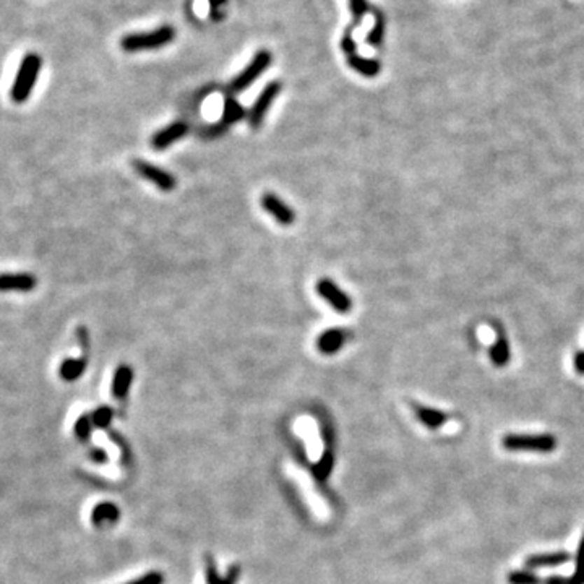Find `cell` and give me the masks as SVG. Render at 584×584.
I'll return each mask as SVG.
<instances>
[{
  "label": "cell",
  "mask_w": 584,
  "mask_h": 584,
  "mask_svg": "<svg viewBox=\"0 0 584 584\" xmlns=\"http://www.w3.org/2000/svg\"><path fill=\"white\" fill-rule=\"evenodd\" d=\"M247 114L249 112L244 109L242 104H240L234 96H229L226 97V101H224L223 117H221V120H219V124H221L224 129H229L230 125L237 124V122L245 119Z\"/></svg>",
  "instance_id": "cell-18"
},
{
  "label": "cell",
  "mask_w": 584,
  "mask_h": 584,
  "mask_svg": "<svg viewBox=\"0 0 584 584\" xmlns=\"http://www.w3.org/2000/svg\"><path fill=\"white\" fill-rule=\"evenodd\" d=\"M347 65L349 69L357 71L359 75L367 76V78H372V76H377L382 70V64L375 59H366L359 54H351L346 55Z\"/></svg>",
  "instance_id": "cell-17"
},
{
  "label": "cell",
  "mask_w": 584,
  "mask_h": 584,
  "mask_svg": "<svg viewBox=\"0 0 584 584\" xmlns=\"http://www.w3.org/2000/svg\"><path fill=\"white\" fill-rule=\"evenodd\" d=\"M95 429V424L91 421V414H83V416H80L76 419V422L74 425V432H75V437L81 440V442H86L91 437V432H93Z\"/></svg>",
  "instance_id": "cell-21"
},
{
  "label": "cell",
  "mask_w": 584,
  "mask_h": 584,
  "mask_svg": "<svg viewBox=\"0 0 584 584\" xmlns=\"http://www.w3.org/2000/svg\"><path fill=\"white\" fill-rule=\"evenodd\" d=\"M317 292H319L321 299L328 302V305H330L333 310H336L338 314L345 315L349 314L352 310L351 297L330 278L319 279V283H317Z\"/></svg>",
  "instance_id": "cell-7"
},
{
  "label": "cell",
  "mask_w": 584,
  "mask_h": 584,
  "mask_svg": "<svg viewBox=\"0 0 584 584\" xmlns=\"http://www.w3.org/2000/svg\"><path fill=\"white\" fill-rule=\"evenodd\" d=\"M333 468H335V454L330 448L325 450V453L321 454V458L317 461L315 466H314V475L317 480H320V482H325V480L330 478V474L333 473Z\"/></svg>",
  "instance_id": "cell-20"
},
{
  "label": "cell",
  "mask_w": 584,
  "mask_h": 584,
  "mask_svg": "<svg viewBox=\"0 0 584 584\" xmlns=\"http://www.w3.org/2000/svg\"><path fill=\"white\" fill-rule=\"evenodd\" d=\"M383 33H385V23H383V17L380 12H375V25H373V29L367 36V43L370 46H380L383 39Z\"/></svg>",
  "instance_id": "cell-26"
},
{
  "label": "cell",
  "mask_w": 584,
  "mask_h": 584,
  "mask_svg": "<svg viewBox=\"0 0 584 584\" xmlns=\"http://www.w3.org/2000/svg\"><path fill=\"white\" fill-rule=\"evenodd\" d=\"M239 575H240L239 566H230L228 575L224 576V584H235L239 580Z\"/></svg>",
  "instance_id": "cell-30"
},
{
  "label": "cell",
  "mask_w": 584,
  "mask_h": 584,
  "mask_svg": "<svg viewBox=\"0 0 584 584\" xmlns=\"http://www.w3.org/2000/svg\"><path fill=\"white\" fill-rule=\"evenodd\" d=\"M127 584H164V576L160 571H150Z\"/></svg>",
  "instance_id": "cell-28"
},
{
  "label": "cell",
  "mask_w": 584,
  "mask_h": 584,
  "mask_svg": "<svg viewBox=\"0 0 584 584\" xmlns=\"http://www.w3.org/2000/svg\"><path fill=\"white\" fill-rule=\"evenodd\" d=\"M349 8L352 13V23L349 25V28L354 29L368 12V4L367 0H349Z\"/></svg>",
  "instance_id": "cell-25"
},
{
  "label": "cell",
  "mask_w": 584,
  "mask_h": 584,
  "mask_svg": "<svg viewBox=\"0 0 584 584\" xmlns=\"http://www.w3.org/2000/svg\"><path fill=\"white\" fill-rule=\"evenodd\" d=\"M571 584H584V534L580 541V547H578L576 553V565H575V573L570 578Z\"/></svg>",
  "instance_id": "cell-24"
},
{
  "label": "cell",
  "mask_w": 584,
  "mask_h": 584,
  "mask_svg": "<svg viewBox=\"0 0 584 584\" xmlns=\"http://www.w3.org/2000/svg\"><path fill=\"white\" fill-rule=\"evenodd\" d=\"M209 5H211L213 10H216L218 7H221V5L226 4V0H208Z\"/></svg>",
  "instance_id": "cell-34"
},
{
  "label": "cell",
  "mask_w": 584,
  "mask_h": 584,
  "mask_svg": "<svg viewBox=\"0 0 584 584\" xmlns=\"http://www.w3.org/2000/svg\"><path fill=\"white\" fill-rule=\"evenodd\" d=\"M114 419V411L109 406H99L91 412V421L97 429H107Z\"/></svg>",
  "instance_id": "cell-23"
},
{
  "label": "cell",
  "mask_w": 584,
  "mask_h": 584,
  "mask_svg": "<svg viewBox=\"0 0 584 584\" xmlns=\"http://www.w3.org/2000/svg\"><path fill=\"white\" fill-rule=\"evenodd\" d=\"M489 357L495 367H506L511 359V347L505 336H499L489 349Z\"/></svg>",
  "instance_id": "cell-19"
},
{
  "label": "cell",
  "mask_w": 584,
  "mask_h": 584,
  "mask_svg": "<svg viewBox=\"0 0 584 584\" xmlns=\"http://www.w3.org/2000/svg\"><path fill=\"white\" fill-rule=\"evenodd\" d=\"M506 580H508L510 584H541L542 580L539 576L536 575L534 571L531 570H513L508 573V576H506Z\"/></svg>",
  "instance_id": "cell-22"
},
{
  "label": "cell",
  "mask_w": 584,
  "mask_h": 584,
  "mask_svg": "<svg viewBox=\"0 0 584 584\" xmlns=\"http://www.w3.org/2000/svg\"><path fill=\"white\" fill-rule=\"evenodd\" d=\"M271 62H273V55H271L270 50H266V49L258 50V53L253 55V59L250 60L249 65L245 67L242 71H239L232 80H230V83L228 85V93L230 96H234L250 88V86H252L255 81H257L260 76L268 70Z\"/></svg>",
  "instance_id": "cell-4"
},
{
  "label": "cell",
  "mask_w": 584,
  "mask_h": 584,
  "mask_svg": "<svg viewBox=\"0 0 584 584\" xmlns=\"http://www.w3.org/2000/svg\"><path fill=\"white\" fill-rule=\"evenodd\" d=\"M557 443L555 435L552 433H508L501 438V445L508 452L552 453Z\"/></svg>",
  "instance_id": "cell-3"
},
{
  "label": "cell",
  "mask_w": 584,
  "mask_h": 584,
  "mask_svg": "<svg viewBox=\"0 0 584 584\" xmlns=\"http://www.w3.org/2000/svg\"><path fill=\"white\" fill-rule=\"evenodd\" d=\"M412 409L414 412H416V417L421 421L425 427L430 429V430H437L448 422L450 416L447 412L440 411V409H435V408H429V406H422V404H416L412 403Z\"/></svg>",
  "instance_id": "cell-13"
},
{
  "label": "cell",
  "mask_w": 584,
  "mask_h": 584,
  "mask_svg": "<svg viewBox=\"0 0 584 584\" xmlns=\"http://www.w3.org/2000/svg\"><path fill=\"white\" fill-rule=\"evenodd\" d=\"M86 366H88V359H86V356L65 359L59 367V377L62 378L64 382L69 383L76 382L85 373Z\"/></svg>",
  "instance_id": "cell-16"
},
{
  "label": "cell",
  "mask_w": 584,
  "mask_h": 584,
  "mask_svg": "<svg viewBox=\"0 0 584 584\" xmlns=\"http://www.w3.org/2000/svg\"><path fill=\"white\" fill-rule=\"evenodd\" d=\"M573 363H575V370L580 373V375H584V351L576 352L575 359H573Z\"/></svg>",
  "instance_id": "cell-31"
},
{
  "label": "cell",
  "mask_w": 584,
  "mask_h": 584,
  "mask_svg": "<svg viewBox=\"0 0 584 584\" xmlns=\"http://www.w3.org/2000/svg\"><path fill=\"white\" fill-rule=\"evenodd\" d=\"M261 207L270 216H273L276 221H278L281 226H292L296 221V213L288 203L283 202L278 195L273 192H266L261 195L260 200Z\"/></svg>",
  "instance_id": "cell-8"
},
{
  "label": "cell",
  "mask_w": 584,
  "mask_h": 584,
  "mask_svg": "<svg viewBox=\"0 0 584 584\" xmlns=\"http://www.w3.org/2000/svg\"><path fill=\"white\" fill-rule=\"evenodd\" d=\"M188 133V125L187 122H182V120H177V122H172L171 125L164 127L158 133H155L151 138V146L155 148L156 151H162L169 148L174 143L182 140L183 137H186Z\"/></svg>",
  "instance_id": "cell-9"
},
{
  "label": "cell",
  "mask_w": 584,
  "mask_h": 584,
  "mask_svg": "<svg viewBox=\"0 0 584 584\" xmlns=\"http://www.w3.org/2000/svg\"><path fill=\"white\" fill-rule=\"evenodd\" d=\"M207 583L208 584H224V576H221L216 571V566H214L211 557H208V560H207Z\"/></svg>",
  "instance_id": "cell-29"
},
{
  "label": "cell",
  "mask_w": 584,
  "mask_h": 584,
  "mask_svg": "<svg viewBox=\"0 0 584 584\" xmlns=\"http://www.w3.org/2000/svg\"><path fill=\"white\" fill-rule=\"evenodd\" d=\"M570 553L558 550V552H547V553H536V555H529L526 558L524 565L527 570H536V568H552V566H560L565 565V563L570 560Z\"/></svg>",
  "instance_id": "cell-12"
},
{
  "label": "cell",
  "mask_w": 584,
  "mask_h": 584,
  "mask_svg": "<svg viewBox=\"0 0 584 584\" xmlns=\"http://www.w3.org/2000/svg\"><path fill=\"white\" fill-rule=\"evenodd\" d=\"M347 338H349V333L341 330V328H330V330H325L317 340V347L321 354L325 356H333L336 352L341 351V347L346 345Z\"/></svg>",
  "instance_id": "cell-11"
},
{
  "label": "cell",
  "mask_w": 584,
  "mask_h": 584,
  "mask_svg": "<svg viewBox=\"0 0 584 584\" xmlns=\"http://www.w3.org/2000/svg\"><path fill=\"white\" fill-rule=\"evenodd\" d=\"M544 584H571V583H570V578L552 575V576H547V578H545V580H544Z\"/></svg>",
  "instance_id": "cell-32"
},
{
  "label": "cell",
  "mask_w": 584,
  "mask_h": 584,
  "mask_svg": "<svg viewBox=\"0 0 584 584\" xmlns=\"http://www.w3.org/2000/svg\"><path fill=\"white\" fill-rule=\"evenodd\" d=\"M132 166L138 176L150 181L153 186H156L162 192H172L177 187V179L160 166H155V164L143 160H133Z\"/></svg>",
  "instance_id": "cell-6"
},
{
  "label": "cell",
  "mask_w": 584,
  "mask_h": 584,
  "mask_svg": "<svg viewBox=\"0 0 584 584\" xmlns=\"http://www.w3.org/2000/svg\"><path fill=\"white\" fill-rule=\"evenodd\" d=\"M38 279L32 273H0V292H32Z\"/></svg>",
  "instance_id": "cell-10"
},
{
  "label": "cell",
  "mask_w": 584,
  "mask_h": 584,
  "mask_svg": "<svg viewBox=\"0 0 584 584\" xmlns=\"http://www.w3.org/2000/svg\"><path fill=\"white\" fill-rule=\"evenodd\" d=\"M176 38V29L171 25H164L151 32L125 34L120 39V48L125 53H140V50H155L171 44Z\"/></svg>",
  "instance_id": "cell-2"
},
{
  "label": "cell",
  "mask_w": 584,
  "mask_h": 584,
  "mask_svg": "<svg viewBox=\"0 0 584 584\" xmlns=\"http://www.w3.org/2000/svg\"><path fill=\"white\" fill-rule=\"evenodd\" d=\"M43 69V57L36 53H29L22 59V64L18 67L17 76H15L10 97L17 104L28 101L33 93V88L38 81V76Z\"/></svg>",
  "instance_id": "cell-1"
},
{
  "label": "cell",
  "mask_w": 584,
  "mask_h": 584,
  "mask_svg": "<svg viewBox=\"0 0 584 584\" xmlns=\"http://www.w3.org/2000/svg\"><path fill=\"white\" fill-rule=\"evenodd\" d=\"M75 338H76V342H78V346L81 347V351L85 352V356L88 354L90 346H91V338H90V331H88V328L83 326V325L76 326V330H75Z\"/></svg>",
  "instance_id": "cell-27"
},
{
  "label": "cell",
  "mask_w": 584,
  "mask_h": 584,
  "mask_svg": "<svg viewBox=\"0 0 584 584\" xmlns=\"http://www.w3.org/2000/svg\"><path fill=\"white\" fill-rule=\"evenodd\" d=\"M119 518H120L119 506L111 503V501L97 503L93 508V511H91V522H93L96 527L112 526L119 521Z\"/></svg>",
  "instance_id": "cell-15"
},
{
  "label": "cell",
  "mask_w": 584,
  "mask_h": 584,
  "mask_svg": "<svg viewBox=\"0 0 584 584\" xmlns=\"http://www.w3.org/2000/svg\"><path fill=\"white\" fill-rule=\"evenodd\" d=\"M281 90H283V85H281V81H271L263 88L260 96L255 99L253 106L250 107L249 114H247V120H249V125L252 127L253 130H257L261 127L265 120V116L266 112L270 111L271 104H273L276 97L279 96Z\"/></svg>",
  "instance_id": "cell-5"
},
{
  "label": "cell",
  "mask_w": 584,
  "mask_h": 584,
  "mask_svg": "<svg viewBox=\"0 0 584 584\" xmlns=\"http://www.w3.org/2000/svg\"><path fill=\"white\" fill-rule=\"evenodd\" d=\"M133 383V368L127 363H122L116 368L114 378H112V396L116 399H124L130 391V387Z\"/></svg>",
  "instance_id": "cell-14"
},
{
  "label": "cell",
  "mask_w": 584,
  "mask_h": 584,
  "mask_svg": "<svg viewBox=\"0 0 584 584\" xmlns=\"http://www.w3.org/2000/svg\"><path fill=\"white\" fill-rule=\"evenodd\" d=\"M91 459H95L96 463H104V461H107L106 452H102V450H99V448L93 450V452H91Z\"/></svg>",
  "instance_id": "cell-33"
}]
</instances>
